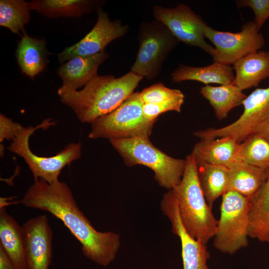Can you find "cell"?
Here are the masks:
<instances>
[{"mask_svg": "<svg viewBox=\"0 0 269 269\" xmlns=\"http://www.w3.org/2000/svg\"><path fill=\"white\" fill-rule=\"evenodd\" d=\"M34 180L20 202L26 207L48 212L61 220L80 243L88 259L103 267L114 261L120 247L119 235L96 230L79 209L65 182Z\"/></svg>", "mask_w": 269, "mask_h": 269, "instance_id": "cell-1", "label": "cell"}, {"mask_svg": "<svg viewBox=\"0 0 269 269\" xmlns=\"http://www.w3.org/2000/svg\"><path fill=\"white\" fill-rule=\"evenodd\" d=\"M143 78L131 71L119 78L98 75L82 90L58 96L61 103L68 106L81 122L91 124L119 107Z\"/></svg>", "mask_w": 269, "mask_h": 269, "instance_id": "cell-2", "label": "cell"}, {"mask_svg": "<svg viewBox=\"0 0 269 269\" xmlns=\"http://www.w3.org/2000/svg\"><path fill=\"white\" fill-rule=\"evenodd\" d=\"M185 171L173 190L182 224L194 239L207 245L215 235L218 220L207 203L198 178L196 164L191 153L186 158Z\"/></svg>", "mask_w": 269, "mask_h": 269, "instance_id": "cell-3", "label": "cell"}, {"mask_svg": "<svg viewBox=\"0 0 269 269\" xmlns=\"http://www.w3.org/2000/svg\"><path fill=\"white\" fill-rule=\"evenodd\" d=\"M110 141L127 166L139 164L149 168L161 187L169 190L180 183L186 167V159L168 155L153 145L149 138L111 139Z\"/></svg>", "mask_w": 269, "mask_h": 269, "instance_id": "cell-4", "label": "cell"}, {"mask_svg": "<svg viewBox=\"0 0 269 269\" xmlns=\"http://www.w3.org/2000/svg\"><path fill=\"white\" fill-rule=\"evenodd\" d=\"M139 92H134L119 107L91 123L90 138H149L157 120H149L143 113Z\"/></svg>", "mask_w": 269, "mask_h": 269, "instance_id": "cell-5", "label": "cell"}, {"mask_svg": "<svg viewBox=\"0 0 269 269\" xmlns=\"http://www.w3.org/2000/svg\"><path fill=\"white\" fill-rule=\"evenodd\" d=\"M48 119L35 127H23L8 146L11 152L22 157L27 164L34 180L42 179L48 183L58 180L59 176L66 165L81 157L82 144L80 142H71L62 150L50 157L38 156L33 153L29 145L30 136L39 129H46L53 125Z\"/></svg>", "mask_w": 269, "mask_h": 269, "instance_id": "cell-6", "label": "cell"}, {"mask_svg": "<svg viewBox=\"0 0 269 269\" xmlns=\"http://www.w3.org/2000/svg\"><path fill=\"white\" fill-rule=\"evenodd\" d=\"M137 42V53L131 71L148 80L160 74L169 54L179 42L164 24L156 19L140 23Z\"/></svg>", "mask_w": 269, "mask_h": 269, "instance_id": "cell-7", "label": "cell"}, {"mask_svg": "<svg viewBox=\"0 0 269 269\" xmlns=\"http://www.w3.org/2000/svg\"><path fill=\"white\" fill-rule=\"evenodd\" d=\"M222 197L213 246L232 255L248 246L249 198L234 191H227Z\"/></svg>", "mask_w": 269, "mask_h": 269, "instance_id": "cell-8", "label": "cell"}, {"mask_svg": "<svg viewBox=\"0 0 269 269\" xmlns=\"http://www.w3.org/2000/svg\"><path fill=\"white\" fill-rule=\"evenodd\" d=\"M254 21L245 23L239 32L220 31L206 25L205 37L215 46L211 56L214 62L230 65L238 59L259 51L265 41Z\"/></svg>", "mask_w": 269, "mask_h": 269, "instance_id": "cell-9", "label": "cell"}, {"mask_svg": "<svg viewBox=\"0 0 269 269\" xmlns=\"http://www.w3.org/2000/svg\"><path fill=\"white\" fill-rule=\"evenodd\" d=\"M244 112L234 122L221 128H209L197 131L194 134L200 139L229 136L241 143L256 133L269 117V87L257 88L243 101Z\"/></svg>", "mask_w": 269, "mask_h": 269, "instance_id": "cell-10", "label": "cell"}, {"mask_svg": "<svg viewBox=\"0 0 269 269\" xmlns=\"http://www.w3.org/2000/svg\"><path fill=\"white\" fill-rule=\"evenodd\" d=\"M152 11L155 19L164 24L179 42L213 54L215 48L205 40L206 23L188 5L180 4L173 8L154 5Z\"/></svg>", "mask_w": 269, "mask_h": 269, "instance_id": "cell-11", "label": "cell"}, {"mask_svg": "<svg viewBox=\"0 0 269 269\" xmlns=\"http://www.w3.org/2000/svg\"><path fill=\"white\" fill-rule=\"evenodd\" d=\"M96 23L86 36L75 44L65 48L57 54L60 63L77 56L96 54L105 51L112 41L127 34L130 27L119 19L111 20L107 12L100 8Z\"/></svg>", "mask_w": 269, "mask_h": 269, "instance_id": "cell-12", "label": "cell"}, {"mask_svg": "<svg viewBox=\"0 0 269 269\" xmlns=\"http://www.w3.org/2000/svg\"><path fill=\"white\" fill-rule=\"evenodd\" d=\"M161 209L171 222L172 232L180 239L183 269H209L207 263L210 254L207 246L191 237L185 229L180 220L177 198L173 189L163 195Z\"/></svg>", "mask_w": 269, "mask_h": 269, "instance_id": "cell-13", "label": "cell"}, {"mask_svg": "<svg viewBox=\"0 0 269 269\" xmlns=\"http://www.w3.org/2000/svg\"><path fill=\"white\" fill-rule=\"evenodd\" d=\"M27 269H48L52 256L53 232L46 215L22 225Z\"/></svg>", "mask_w": 269, "mask_h": 269, "instance_id": "cell-14", "label": "cell"}, {"mask_svg": "<svg viewBox=\"0 0 269 269\" xmlns=\"http://www.w3.org/2000/svg\"><path fill=\"white\" fill-rule=\"evenodd\" d=\"M105 51L96 54L77 56L68 60L57 69V75L62 80L57 94L78 90L98 75L100 66L108 58Z\"/></svg>", "mask_w": 269, "mask_h": 269, "instance_id": "cell-15", "label": "cell"}, {"mask_svg": "<svg viewBox=\"0 0 269 269\" xmlns=\"http://www.w3.org/2000/svg\"><path fill=\"white\" fill-rule=\"evenodd\" d=\"M240 144L229 136L200 139L194 145L191 154L196 162L231 168L242 162L239 157Z\"/></svg>", "mask_w": 269, "mask_h": 269, "instance_id": "cell-16", "label": "cell"}, {"mask_svg": "<svg viewBox=\"0 0 269 269\" xmlns=\"http://www.w3.org/2000/svg\"><path fill=\"white\" fill-rule=\"evenodd\" d=\"M248 236L269 246V168L266 180L249 198Z\"/></svg>", "mask_w": 269, "mask_h": 269, "instance_id": "cell-17", "label": "cell"}, {"mask_svg": "<svg viewBox=\"0 0 269 269\" xmlns=\"http://www.w3.org/2000/svg\"><path fill=\"white\" fill-rule=\"evenodd\" d=\"M233 84L242 91L258 86L269 77V51H258L235 61Z\"/></svg>", "mask_w": 269, "mask_h": 269, "instance_id": "cell-18", "label": "cell"}, {"mask_svg": "<svg viewBox=\"0 0 269 269\" xmlns=\"http://www.w3.org/2000/svg\"><path fill=\"white\" fill-rule=\"evenodd\" d=\"M0 245L15 269H27L22 227L3 206L0 208Z\"/></svg>", "mask_w": 269, "mask_h": 269, "instance_id": "cell-19", "label": "cell"}, {"mask_svg": "<svg viewBox=\"0 0 269 269\" xmlns=\"http://www.w3.org/2000/svg\"><path fill=\"white\" fill-rule=\"evenodd\" d=\"M105 2L98 0H33L29 2L31 10L48 18L79 17L97 11Z\"/></svg>", "mask_w": 269, "mask_h": 269, "instance_id": "cell-20", "label": "cell"}, {"mask_svg": "<svg viewBox=\"0 0 269 269\" xmlns=\"http://www.w3.org/2000/svg\"><path fill=\"white\" fill-rule=\"evenodd\" d=\"M234 79L233 67L216 62L199 67L181 64L171 74L173 83L194 80L206 85L216 83L222 85L232 84Z\"/></svg>", "mask_w": 269, "mask_h": 269, "instance_id": "cell-21", "label": "cell"}, {"mask_svg": "<svg viewBox=\"0 0 269 269\" xmlns=\"http://www.w3.org/2000/svg\"><path fill=\"white\" fill-rule=\"evenodd\" d=\"M48 52L45 42L24 34L18 42L16 56L22 73L34 78L45 69Z\"/></svg>", "mask_w": 269, "mask_h": 269, "instance_id": "cell-22", "label": "cell"}, {"mask_svg": "<svg viewBox=\"0 0 269 269\" xmlns=\"http://www.w3.org/2000/svg\"><path fill=\"white\" fill-rule=\"evenodd\" d=\"M229 168L226 192H236L248 198L257 191L268 175V169L243 162Z\"/></svg>", "mask_w": 269, "mask_h": 269, "instance_id": "cell-23", "label": "cell"}, {"mask_svg": "<svg viewBox=\"0 0 269 269\" xmlns=\"http://www.w3.org/2000/svg\"><path fill=\"white\" fill-rule=\"evenodd\" d=\"M200 93L209 101L217 119L220 121L227 118L229 113L242 105L247 97L243 91L233 83L215 87L206 85L201 88Z\"/></svg>", "mask_w": 269, "mask_h": 269, "instance_id": "cell-24", "label": "cell"}, {"mask_svg": "<svg viewBox=\"0 0 269 269\" xmlns=\"http://www.w3.org/2000/svg\"><path fill=\"white\" fill-rule=\"evenodd\" d=\"M196 164L200 187L207 204L212 208L216 200L226 192L229 168L203 162Z\"/></svg>", "mask_w": 269, "mask_h": 269, "instance_id": "cell-25", "label": "cell"}, {"mask_svg": "<svg viewBox=\"0 0 269 269\" xmlns=\"http://www.w3.org/2000/svg\"><path fill=\"white\" fill-rule=\"evenodd\" d=\"M29 2L23 0H0V26L19 34L30 20Z\"/></svg>", "mask_w": 269, "mask_h": 269, "instance_id": "cell-26", "label": "cell"}, {"mask_svg": "<svg viewBox=\"0 0 269 269\" xmlns=\"http://www.w3.org/2000/svg\"><path fill=\"white\" fill-rule=\"evenodd\" d=\"M239 157L241 161L258 167L269 168V141L254 133L240 143Z\"/></svg>", "mask_w": 269, "mask_h": 269, "instance_id": "cell-27", "label": "cell"}, {"mask_svg": "<svg viewBox=\"0 0 269 269\" xmlns=\"http://www.w3.org/2000/svg\"><path fill=\"white\" fill-rule=\"evenodd\" d=\"M139 96L143 104H151L184 96L180 90L167 88L162 82L144 89L139 93Z\"/></svg>", "mask_w": 269, "mask_h": 269, "instance_id": "cell-28", "label": "cell"}, {"mask_svg": "<svg viewBox=\"0 0 269 269\" xmlns=\"http://www.w3.org/2000/svg\"><path fill=\"white\" fill-rule=\"evenodd\" d=\"M184 96L168 100L156 104H143V113L149 120H157L160 114L168 111L180 112Z\"/></svg>", "mask_w": 269, "mask_h": 269, "instance_id": "cell-29", "label": "cell"}, {"mask_svg": "<svg viewBox=\"0 0 269 269\" xmlns=\"http://www.w3.org/2000/svg\"><path fill=\"white\" fill-rule=\"evenodd\" d=\"M239 7H249L255 14V23L260 30L269 18V0H237Z\"/></svg>", "mask_w": 269, "mask_h": 269, "instance_id": "cell-30", "label": "cell"}, {"mask_svg": "<svg viewBox=\"0 0 269 269\" xmlns=\"http://www.w3.org/2000/svg\"><path fill=\"white\" fill-rule=\"evenodd\" d=\"M23 126L3 114H0V142L4 139L13 140Z\"/></svg>", "mask_w": 269, "mask_h": 269, "instance_id": "cell-31", "label": "cell"}, {"mask_svg": "<svg viewBox=\"0 0 269 269\" xmlns=\"http://www.w3.org/2000/svg\"><path fill=\"white\" fill-rule=\"evenodd\" d=\"M0 269H15L11 260L0 245Z\"/></svg>", "mask_w": 269, "mask_h": 269, "instance_id": "cell-32", "label": "cell"}, {"mask_svg": "<svg viewBox=\"0 0 269 269\" xmlns=\"http://www.w3.org/2000/svg\"><path fill=\"white\" fill-rule=\"evenodd\" d=\"M256 133L262 135L269 141V117L261 125Z\"/></svg>", "mask_w": 269, "mask_h": 269, "instance_id": "cell-33", "label": "cell"}]
</instances>
